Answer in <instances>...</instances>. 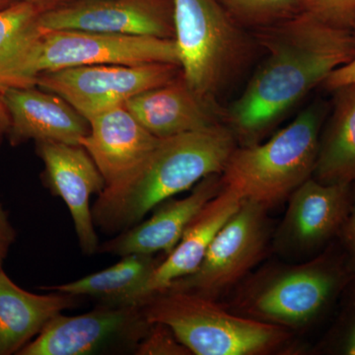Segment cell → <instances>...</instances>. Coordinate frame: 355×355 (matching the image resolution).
I'll return each mask as SVG.
<instances>
[{"instance_id": "cell-7", "label": "cell", "mask_w": 355, "mask_h": 355, "mask_svg": "<svg viewBox=\"0 0 355 355\" xmlns=\"http://www.w3.org/2000/svg\"><path fill=\"white\" fill-rule=\"evenodd\" d=\"M153 62L180 65L174 39L76 30L42 31L30 53L27 76L36 86L40 74L70 67Z\"/></svg>"}, {"instance_id": "cell-23", "label": "cell", "mask_w": 355, "mask_h": 355, "mask_svg": "<svg viewBox=\"0 0 355 355\" xmlns=\"http://www.w3.org/2000/svg\"><path fill=\"white\" fill-rule=\"evenodd\" d=\"M243 28L260 30L282 21L289 19L299 13L296 0H219Z\"/></svg>"}, {"instance_id": "cell-9", "label": "cell", "mask_w": 355, "mask_h": 355, "mask_svg": "<svg viewBox=\"0 0 355 355\" xmlns=\"http://www.w3.org/2000/svg\"><path fill=\"white\" fill-rule=\"evenodd\" d=\"M149 327L139 305H98L77 316L60 313L18 355L135 354Z\"/></svg>"}, {"instance_id": "cell-24", "label": "cell", "mask_w": 355, "mask_h": 355, "mask_svg": "<svg viewBox=\"0 0 355 355\" xmlns=\"http://www.w3.org/2000/svg\"><path fill=\"white\" fill-rule=\"evenodd\" d=\"M299 12L309 14L317 19L350 28L355 19V0H296Z\"/></svg>"}, {"instance_id": "cell-12", "label": "cell", "mask_w": 355, "mask_h": 355, "mask_svg": "<svg viewBox=\"0 0 355 355\" xmlns=\"http://www.w3.org/2000/svg\"><path fill=\"white\" fill-rule=\"evenodd\" d=\"M352 203V184H324L310 178L288 198L275 232V251L293 259L316 253L340 234Z\"/></svg>"}, {"instance_id": "cell-31", "label": "cell", "mask_w": 355, "mask_h": 355, "mask_svg": "<svg viewBox=\"0 0 355 355\" xmlns=\"http://www.w3.org/2000/svg\"><path fill=\"white\" fill-rule=\"evenodd\" d=\"M26 1L40 4V6L46 7V8L51 9L64 3L67 0H26Z\"/></svg>"}, {"instance_id": "cell-20", "label": "cell", "mask_w": 355, "mask_h": 355, "mask_svg": "<svg viewBox=\"0 0 355 355\" xmlns=\"http://www.w3.org/2000/svg\"><path fill=\"white\" fill-rule=\"evenodd\" d=\"M335 93L334 111L320 135L313 178L324 184L355 183V83Z\"/></svg>"}, {"instance_id": "cell-1", "label": "cell", "mask_w": 355, "mask_h": 355, "mask_svg": "<svg viewBox=\"0 0 355 355\" xmlns=\"http://www.w3.org/2000/svg\"><path fill=\"white\" fill-rule=\"evenodd\" d=\"M256 34L266 60L224 114L242 146L261 141L334 70L355 58L352 29L309 14L299 12Z\"/></svg>"}, {"instance_id": "cell-5", "label": "cell", "mask_w": 355, "mask_h": 355, "mask_svg": "<svg viewBox=\"0 0 355 355\" xmlns=\"http://www.w3.org/2000/svg\"><path fill=\"white\" fill-rule=\"evenodd\" d=\"M352 275L347 259L322 254L257 275L242 289L236 306L242 316L288 330L303 328L326 312Z\"/></svg>"}, {"instance_id": "cell-28", "label": "cell", "mask_w": 355, "mask_h": 355, "mask_svg": "<svg viewBox=\"0 0 355 355\" xmlns=\"http://www.w3.org/2000/svg\"><path fill=\"white\" fill-rule=\"evenodd\" d=\"M16 240V231L9 219L8 212L0 200V268L6 260L9 250Z\"/></svg>"}, {"instance_id": "cell-22", "label": "cell", "mask_w": 355, "mask_h": 355, "mask_svg": "<svg viewBox=\"0 0 355 355\" xmlns=\"http://www.w3.org/2000/svg\"><path fill=\"white\" fill-rule=\"evenodd\" d=\"M46 7L17 0L0 10V93L31 87L27 76L33 46L42 30L39 19Z\"/></svg>"}, {"instance_id": "cell-26", "label": "cell", "mask_w": 355, "mask_h": 355, "mask_svg": "<svg viewBox=\"0 0 355 355\" xmlns=\"http://www.w3.org/2000/svg\"><path fill=\"white\" fill-rule=\"evenodd\" d=\"M347 252V263L352 275L355 273V183L352 184V203L349 216L343 224L340 234Z\"/></svg>"}, {"instance_id": "cell-21", "label": "cell", "mask_w": 355, "mask_h": 355, "mask_svg": "<svg viewBox=\"0 0 355 355\" xmlns=\"http://www.w3.org/2000/svg\"><path fill=\"white\" fill-rule=\"evenodd\" d=\"M162 260L154 254H132L106 270L67 284L44 287V291H60L77 297H89L99 305H135L140 292Z\"/></svg>"}, {"instance_id": "cell-10", "label": "cell", "mask_w": 355, "mask_h": 355, "mask_svg": "<svg viewBox=\"0 0 355 355\" xmlns=\"http://www.w3.org/2000/svg\"><path fill=\"white\" fill-rule=\"evenodd\" d=\"M268 210L243 200L217 233L198 270L175 280L165 291L193 292L214 299L237 284L265 254L270 235Z\"/></svg>"}, {"instance_id": "cell-15", "label": "cell", "mask_w": 355, "mask_h": 355, "mask_svg": "<svg viewBox=\"0 0 355 355\" xmlns=\"http://www.w3.org/2000/svg\"><path fill=\"white\" fill-rule=\"evenodd\" d=\"M220 191V174L210 175L196 184L190 195L161 203L150 218L140 221L100 245L98 252L119 257L158 253L168 256L191 220Z\"/></svg>"}, {"instance_id": "cell-29", "label": "cell", "mask_w": 355, "mask_h": 355, "mask_svg": "<svg viewBox=\"0 0 355 355\" xmlns=\"http://www.w3.org/2000/svg\"><path fill=\"white\" fill-rule=\"evenodd\" d=\"M342 350L343 354L355 355V306L350 318L349 328L347 329L343 338Z\"/></svg>"}, {"instance_id": "cell-3", "label": "cell", "mask_w": 355, "mask_h": 355, "mask_svg": "<svg viewBox=\"0 0 355 355\" xmlns=\"http://www.w3.org/2000/svg\"><path fill=\"white\" fill-rule=\"evenodd\" d=\"M323 121V105L314 104L266 141L236 146L221 189L266 209L288 200L314 174Z\"/></svg>"}, {"instance_id": "cell-30", "label": "cell", "mask_w": 355, "mask_h": 355, "mask_svg": "<svg viewBox=\"0 0 355 355\" xmlns=\"http://www.w3.org/2000/svg\"><path fill=\"white\" fill-rule=\"evenodd\" d=\"M9 128H10V119H9L6 105L0 97V147L8 135Z\"/></svg>"}, {"instance_id": "cell-13", "label": "cell", "mask_w": 355, "mask_h": 355, "mask_svg": "<svg viewBox=\"0 0 355 355\" xmlns=\"http://www.w3.org/2000/svg\"><path fill=\"white\" fill-rule=\"evenodd\" d=\"M35 144L37 155L44 166V186L53 196L62 198L73 220L80 249L86 256H92L100 245L90 198L105 190L104 177L81 146L57 141Z\"/></svg>"}, {"instance_id": "cell-11", "label": "cell", "mask_w": 355, "mask_h": 355, "mask_svg": "<svg viewBox=\"0 0 355 355\" xmlns=\"http://www.w3.org/2000/svg\"><path fill=\"white\" fill-rule=\"evenodd\" d=\"M44 32L76 30L174 39L173 0H67L42 13Z\"/></svg>"}, {"instance_id": "cell-32", "label": "cell", "mask_w": 355, "mask_h": 355, "mask_svg": "<svg viewBox=\"0 0 355 355\" xmlns=\"http://www.w3.org/2000/svg\"><path fill=\"white\" fill-rule=\"evenodd\" d=\"M15 1H17V0H0V10L11 6Z\"/></svg>"}, {"instance_id": "cell-17", "label": "cell", "mask_w": 355, "mask_h": 355, "mask_svg": "<svg viewBox=\"0 0 355 355\" xmlns=\"http://www.w3.org/2000/svg\"><path fill=\"white\" fill-rule=\"evenodd\" d=\"M125 108L158 139L218 125L216 102L200 97L180 74L171 83L135 96Z\"/></svg>"}, {"instance_id": "cell-27", "label": "cell", "mask_w": 355, "mask_h": 355, "mask_svg": "<svg viewBox=\"0 0 355 355\" xmlns=\"http://www.w3.org/2000/svg\"><path fill=\"white\" fill-rule=\"evenodd\" d=\"M352 31L355 36V19L352 26ZM355 83V58L347 64L338 67L329 76L323 83L324 88L327 90L334 91L343 86Z\"/></svg>"}, {"instance_id": "cell-19", "label": "cell", "mask_w": 355, "mask_h": 355, "mask_svg": "<svg viewBox=\"0 0 355 355\" xmlns=\"http://www.w3.org/2000/svg\"><path fill=\"white\" fill-rule=\"evenodd\" d=\"M80 298L64 292L40 295L18 286L0 268V355L18 354L62 311Z\"/></svg>"}, {"instance_id": "cell-14", "label": "cell", "mask_w": 355, "mask_h": 355, "mask_svg": "<svg viewBox=\"0 0 355 355\" xmlns=\"http://www.w3.org/2000/svg\"><path fill=\"white\" fill-rule=\"evenodd\" d=\"M10 119L7 139L11 146L29 140L79 146L90 123L64 98L39 88H10L0 93Z\"/></svg>"}, {"instance_id": "cell-16", "label": "cell", "mask_w": 355, "mask_h": 355, "mask_svg": "<svg viewBox=\"0 0 355 355\" xmlns=\"http://www.w3.org/2000/svg\"><path fill=\"white\" fill-rule=\"evenodd\" d=\"M90 132L79 140L101 172L106 187L128 176L158 146L161 139L148 132L125 106L89 120Z\"/></svg>"}, {"instance_id": "cell-18", "label": "cell", "mask_w": 355, "mask_h": 355, "mask_svg": "<svg viewBox=\"0 0 355 355\" xmlns=\"http://www.w3.org/2000/svg\"><path fill=\"white\" fill-rule=\"evenodd\" d=\"M243 200L231 191H219L191 220L174 250L161 261L140 292L137 303L164 291L175 280L191 275L202 263L222 226L239 209Z\"/></svg>"}, {"instance_id": "cell-4", "label": "cell", "mask_w": 355, "mask_h": 355, "mask_svg": "<svg viewBox=\"0 0 355 355\" xmlns=\"http://www.w3.org/2000/svg\"><path fill=\"white\" fill-rule=\"evenodd\" d=\"M137 305L149 323L171 329L191 354H268L291 336L288 329L233 314L214 299L193 292H157Z\"/></svg>"}, {"instance_id": "cell-25", "label": "cell", "mask_w": 355, "mask_h": 355, "mask_svg": "<svg viewBox=\"0 0 355 355\" xmlns=\"http://www.w3.org/2000/svg\"><path fill=\"white\" fill-rule=\"evenodd\" d=\"M135 354L139 355H188L190 350L178 340L165 324L150 323L146 335L137 345Z\"/></svg>"}, {"instance_id": "cell-2", "label": "cell", "mask_w": 355, "mask_h": 355, "mask_svg": "<svg viewBox=\"0 0 355 355\" xmlns=\"http://www.w3.org/2000/svg\"><path fill=\"white\" fill-rule=\"evenodd\" d=\"M236 142L234 133L222 123L161 139L128 176L98 195L92 207L96 227L107 235L119 234L161 203L210 175L221 174Z\"/></svg>"}, {"instance_id": "cell-8", "label": "cell", "mask_w": 355, "mask_h": 355, "mask_svg": "<svg viewBox=\"0 0 355 355\" xmlns=\"http://www.w3.org/2000/svg\"><path fill=\"white\" fill-rule=\"evenodd\" d=\"M181 72L180 65L168 62L84 65L40 74L36 86L64 98L89 121L171 83Z\"/></svg>"}, {"instance_id": "cell-6", "label": "cell", "mask_w": 355, "mask_h": 355, "mask_svg": "<svg viewBox=\"0 0 355 355\" xmlns=\"http://www.w3.org/2000/svg\"><path fill=\"white\" fill-rule=\"evenodd\" d=\"M173 6L182 76L200 97L216 102L249 55L244 28L219 0H173Z\"/></svg>"}]
</instances>
